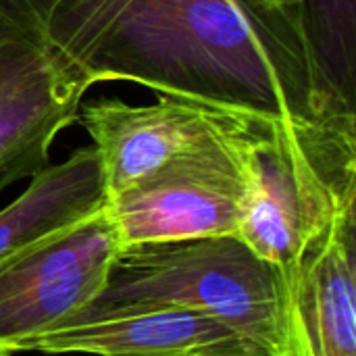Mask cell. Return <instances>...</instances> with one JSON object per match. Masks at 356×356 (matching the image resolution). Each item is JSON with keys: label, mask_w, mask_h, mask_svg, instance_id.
<instances>
[{"label": "cell", "mask_w": 356, "mask_h": 356, "mask_svg": "<svg viewBox=\"0 0 356 356\" xmlns=\"http://www.w3.org/2000/svg\"><path fill=\"white\" fill-rule=\"evenodd\" d=\"M29 353L88 356H267L227 325L169 305L90 307Z\"/></svg>", "instance_id": "8"}, {"label": "cell", "mask_w": 356, "mask_h": 356, "mask_svg": "<svg viewBox=\"0 0 356 356\" xmlns=\"http://www.w3.org/2000/svg\"><path fill=\"white\" fill-rule=\"evenodd\" d=\"M355 104L332 92L273 113L254 140L238 238L263 261L292 269L338 223L356 217Z\"/></svg>", "instance_id": "2"}, {"label": "cell", "mask_w": 356, "mask_h": 356, "mask_svg": "<svg viewBox=\"0 0 356 356\" xmlns=\"http://www.w3.org/2000/svg\"><path fill=\"white\" fill-rule=\"evenodd\" d=\"M169 305L202 313L257 344L288 356L286 271L238 236L125 246L92 307Z\"/></svg>", "instance_id": "3"}, {"label": "cell", "mask_w": 356, "mask_h": 356, "mask_svg": "<svg viewBox=\"0 0 356 356\" xmlns=\"http://www.w3.org/2000/svg\"><path fill=\"white\" fill-rule=\"evenodd\" d=\"M123 242L104 211L0 263V355L29 353L44 334L90 309Z\"/></svg>", "instance_id": "5"}, {"label": "cell", "mask_w": 356, "mask_h": 356, "mask_svg": "<svg viewBox=\"0 0 356 356\" xmlns=\"http://www.w3.org/2000/svg\"><path fill=\"white\" fill-rule=\"evenodd\" d=\"M63 0H0V13L31 25L44 29L50 15Z\"/></svg>", "instance_id": "12"}, {"label": "cell", "mask_w": 356, "mask_h": 356, "mask_svg": "<svg viewBox=\"0 0 356 356\" xmlns=\"http://www.w3.org/2000/svg\"><path fill=\"white\" fill-rule=\"evenodd\" d=\"M271 115L198 96L159 94L152 104L115 98L81 104L77 121L98 154L108 198L169 165L248 150Z\"/></svg>", "instance_id": "4"}, {"label": "cell", "mask_w": 356, "mask_h": 356, "mask_svg": "<svg viewBox=\"0 0 356 356\" xmlns=\"http://www.w3.org/2000/svg\"><path fill=\"white\" fill-rule=\"evenodd\" d=\"M106 207V188L94 146L73 150L44 167L27 188L0 209V263L23 248L94 217Z\"/></svg>", "instance_id": "10"}, {"label": "cell", "mask_w": 356, "mask_h": 356, "mask_svg": "<svg viewBox=\"0 0 356 356\" xmlns=\"http://www.w3.org/2000/svg\"><path fill=\"white\" fill-rule=\"evenodd\" d=\"M250 148L169 165L108 196L106 213L123 248L238 236L248 194Z\"/></svg>", "instance_id": "7"}, {"label": "cell", "mask_w": 356, "mask_h": 356, "mask_svg": "<svg viewBox=\"0 0 356 356\" xmlns=\"http://www.w3.org/2000/svg\"><path fill=\"white\" fill-rule=\"evenodd\" d=\"M0 356H13V355H0Z\"/></svg>", "instance_id": "13"}, {"label": "cell", "mask_w": 356, "mask_h": 356, "mask_svg": "<svg viewBox=\"0 0 356 356\" xmlns=\"http://www.w3.org/2000/svg\"><path fill=\"white\" fill-rule=\"evenodd\" d=\"M90 90L46 29L0 13V192L50 165Z\"/></svg>", "instance_id": "6"}, {"label": "cell", "mask_w": 356, "mask_h": 356, "mask_svg": "<svg viewBox=\"0 0 356 356\" xmlns=\"http://www.w3.org/2000/svg\"><path fill=\"white\" fill-rule=\"evenodd\" d=\"M284 271L288 356H356V217Z\"/></svg>", "instance_id": "9"}, {"label": "cell", "mask_w": 356, "mask_h": 356, "mask_svg": "<svg viewBox=\"0 0 356 356\" xmlns=\"http://www.w3.org/2000/svg\"><path fill=\"white\" fill-rule=\"evenodd\" d=\"M302 13L321 73L355 102L356 0H302Z\"/></svg>", "instance_id": "11"}, {"label": "cell", "mask_w": 356, "mask_h": 356, "mask_svg": "<svg viewBox=\"0 0 356 356\" xmlns=\"http://www.w3.org/2000/svg\"><path fill=\"white\" fill-rule=\"evenodd\" d=\"M44 29L90 88L129 81L269 113L340 94L307 38L248 0H63Z\"/></svg>", "instance_id": "1"}]
</instances>
